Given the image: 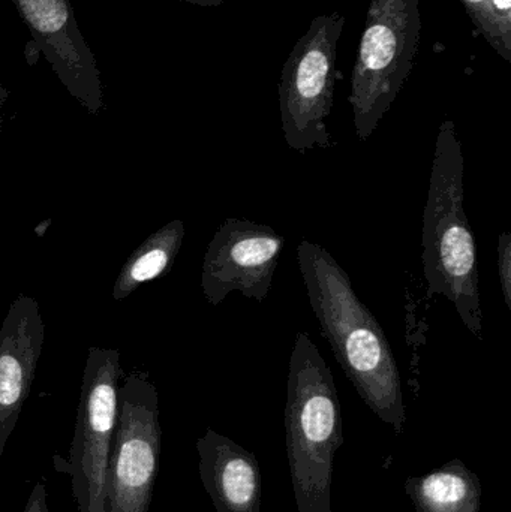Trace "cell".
<instances>
[{
  "instance_id": "obj_1",
  "label": "cell",
  "mask_w": 511,
  "mask_h": 512,
  "mask_svg": "<svg viewBox=\"0 0 511 512\" xmlns=\"http://www.w3.org/2000/svg\"><path fill=\"white\" fill-rule=\"evenodd\" d=\"M297 264L321 334L345 376L377 418L401 435L407 423L401 372L380 322L323 246L303 240Z\"/></svg>"
},
{
  "instance_id": "obj_2",
  "label": "cell",
  "mask_w": 511,
  "mask_h": 512,
  "mask_svg": "<svg viewBox=\"0 0 511 512\" xmlns=\"http://www.w3.org/2000/svg\"><path fill=\"white\" fill-rule=\"evenodd\" d=\"M464 173L461 141L453 123H444L435 144L423 212V273L428 298L446 297L465 327L482 339L479 264L476 240L465 213Z\"/></svg>"
},
{
  "instance_id": "obj_3",
  "label": "cell",
  "mask_w": 511,
  "mask_h": 512,
  "mask_svg": "<svg viewBox=\"0 0 511 512\" xmlns=\"http://www.w3.org/2000/svg\"><path fill=\"white\" fill-rule=\"evenodd\" d=\"M285 439L299 512H332L335 454L344 418L329 364L305 331L296 334L288 366Z\"/></svg>"
},
{
  "instance_id": "obj_4",
  "label": "cell",
  "mask_w": 511,
  "mask_h": 512,
  "mask_svg": "<svg viewBox=\"0 0 511 512\" xmlns=\"http://www.w3.org/2000/svg\"><path fill=\"white\" fill-rule=\"evenodd\" d=\"M161 436L152 388L128 391L111 444L105 512H149L159 472Z\"/></svg>"
},
{
  "instance_id": "obj_5",
  "label": "cell",
  "mask_w": 511,
  "mask_h": 512,
  "mask_svg": "<svg viewBox=\"0 0 511 512\" xmlns=\"http://www.w3.org/2000/svg\"><path fill=\"white\" fill-rule=\"evenodd\" d=\"M285 239L267 225L230 218L216 231L204 261L203 288L218 306L231 292L263 303L272 288Z\"/></svg>"
},
{
  "instance_id": "obj_6",
  "label": "cell",
  "mask_w": 511,
  "mask_h": 512,
  "mask_svg": "<svg viewBox=\"0 0 511 512\" xmlns=\"http://www.w3.org/2000/svg\"><path fill=\"white\" fill-rule=\"evenodd\" d=\"M29 30L27 47L42 53L59 80L84 105H101L98 60L78 27L71 0H12Z\"/></svg>"
},
{
  "instance_id": "obj_7",
  "label": "cell",
  "mask_w": 511,
  "mask_h": 512,
  "mask_svg": "<svg viewBox=\"0 0 511 512\" xmlns=\"http://www.w3.org/2000/svg\"><path fill=\"white\" fill-rule=\"evenodd\" d=\"M200 478L216 512H260L263 481L251 451L209 429L197 441Z\"/></svg>"
},
{
  "instance_id": "obj_8",
  "label": "cell",
  "mask_w": 511,
  "mask_h": 512,
  "mask_svg": "<svg viewBox=\"0 0 511 512\" xmlns=\"http://www.w3.org/2000/svg\"><path fill=\"white\" fill-rule=\"evenodd\" d=\"M405 492L417 512H480L482 507L479 477L461 460H452L423 477L410 478Z\"/></svg>"
},
{
  "instance_id": "obj_9",
  "label": "cell",
  "mask_w": 511,
  "mask_h": 512,
  "mask_svg": "<svg viewBox=\"0 0 511 512\" xmlns=\"http://www.w3.org/2000/svg\"><path fill=\"white\" fill-rule=\"evenodd\" d=\"M396 51V38L389 27H369L363 36L362 59L371 71H383L392 63Z\"/></svg>"
},
{
  "instance_id": "obj_10",
  "label": "cell",
  "mask_w": 511,
  "mask_h": 512,
  "mask_svg": "<svg viewBox=\"0 0 511 512\" xmlns=\"http://www.w3.org/2000/svg\"><path fill=\"white\" fill-rule=\"evenodd\" d=\"M177 243H173L168 248L152 249L147 254L140 256L132 267V279L137 280V282H146V280L153 279V277H158L167 268L171 255H173L174 245H177Z\"/></svg>"
},
{
  "instance_id": "obj_11",
  "label": "cell",
  "mask_w": 511,
  "mask_h": 512,
  "mask_svg": "<svg viewBox=\"0 0 511 512\" xmlns=\"http://www.w3.org/2000/svg\"><path fill=\"white\" fill-rule=\"evenodd\" d=\"M498 274L504 303L511 310V234L507 231L498 240Z\"/></svg>"
},
{
  "instance_id": "obj_12",
  "label": "cell",
  "mask_w": 511,
  "mask_h": 512,
  "mask_svg": "<svg viewBox=\"0 0 511 512\" xmlns=\"http://www.w3.org/2000/svg\"><path fill=\"white\" fill-rule=\"evenodd\" d=\"M23 512H48L47 487L44 481L35 484Z\"/></svg>"
},
{
  "instance_id": "obj_13",
  "label": "cell",
  "mask_w": 511,
  "mask_h": 512,
  "mask_svg": "<svg viewBox=\"0 0 511 512\" xmlns=\"http://www.w3.org/2000/svg\"><path fill=\"white\" fill-rule=\"evenodd\" d=\"M495 5L500 9H509L511 6V0H495Z\"/></svg>"
},
{
  "instance_id": "obj_14",
  "label": "cell",
  "mask_w": 511,
  "mask_h": 512,
  "mask_svg": "<svg viewBox=\"0 0 511 512\" xmlns=\"http://www.w3.org/2000/svg\"><path fill=\"white\" fill-rule=\"evenodd\" d=\"M188 2H194V3H207L209 0H188Z\"/></svg>"
},
{
  "instance_id": "obj_15",
  "label": "cell",
  "mask_w": 511,
  "mask_h": 512,
  "mask_svg": "<svg viewBox=\"0 0 511 512\" xmlns=\"http://www.w3.org/2000/svg\"><path fill=\"white\" fill-rule=\"evenodd\" d=\"M473 2H480V0H473Z\"/></svg>"
}]
</instances>
